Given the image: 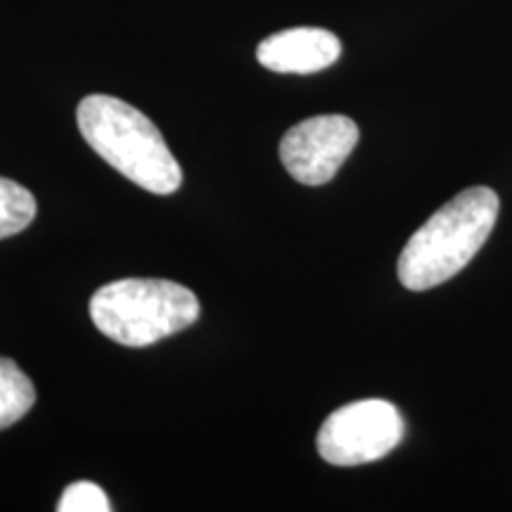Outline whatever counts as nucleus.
I'll return each instance as SVG.
<instances>
[{"instance_id": "7ed1b4c3", "label": "nucleus", "mask_w": 512, "mask_h": 512, "mask_svg": "<svg viewBox=\"0 0 512 512\" xmlns=\"http://www.w3.org/2000/svg\"><path fill=\"white\" fill-rule=\"evenodd\" d=\"M91 318L102 335L124 347H150L200 318V302L188 287L162 278H126L100 287Z\"/></svg>"}, {"instance_id": "39448f33", "label": "nucleus", "mask_w": 512, "mask_h": 512, "mask_svg": "<svg viewBox=\"0 0 512 512\" xmlns=\"http://www.w3.org/2000/svg\"><path fill=\"white\" fill-rule=\"evenodd\" d=\"M358 143V126L342 114H323L292 126L280 143L287 174L304 185H325Z\"/></svg>"}, {"instance_id": "20e7f679", "label": "nucleus", "mask_w": 512, "mask_h": 512, "mask_svg": "<svg viewBox=\"0 0 512 512\" xmlns=\"http://www.w3.org/2000/svg\"><path fill=\"white\" fill-rule=\"evenodd\" d=\"M403 430L401 413L389 401H354L323 422L316 446L330 465H366L392 453L401 444Z\"/></svg>"}, {"instance_id": "f257e3e1", "label": "nucleus", "mask_w": 512, "mask_h": 512, "mask_svg": "<svg viewBox=\"0 0 512 512\" xmlns=\"http://www.w3.org/2000/svg\"><path fill=\"white\" fill-rule=\"evenodd\" d=\"M498 195L477 185L448 200L415 230L399 256V280L406 290H432L475 259L498 219Z\"/></svg>"}, {"instance_id": "423d86ee", "label": "nucleus", "mask_w": 512, "mask_h": 512, "mask_svg": "<svg viewBox=\"0 0 512 512\" xmlns=\"http://www.w3.org/2000/svg\"><path fill=\"white\" fill-rule=\"evenodd\" d=\"M342 43L328 29L297 27L264 38L256 48V60L278 74H316L335 64Z\"/></svg>"}, {"instance_id": "0eeeda50", "label": "nucleus", "mask_w": 512, "mask_h": 512, "mask_svg": "<svg viewBox=\"0 0 512 512\" xmlns=\"http://www.w3.org/2000/svg\"><path fill=\"white\" fill-rule=\"evenodd\" d=\"M34 403L36 389L24 370L10 358L0 356V430L22 420Z\"/></svg>"}, {"instance_id": "6e6552de", "label": "nucleus", "mask_w": 512, "mask_h": 512, "mask_svg": "<svg viewBox=\"0 0 512 512\" xmlns=\"http://www.w3.org/2000/svg\"><path fill=\"white\" fill-rule=\"evenodd\" d=\"M36 219L34 195L10 178H0V240L12 238Z\"/></svg>"}, {"instance_id": "1a4fd4ad", "label": "nucleus", "mask_w": 512, "mask_h": 512, "mask_svg": "<svg viewBox=\"0 0 512 512\" xmlns=\"http://www.w3.org/2000/svg\"><path fill=\"white\" fill-rule=\"evenodd\" d=\"M60 512H110L112 503L105 491L93 482H76L64 489L57 503Z\"/></svg>"}, {"instance_id": "f03ea898", "label": "nucleus", "mask_w": 512, "mask_h": 512, "mask_svg": "<svg viewBox=\"0 0 512 512\" xmlns=\"http://www.w3.org/2000/svg\"><path fill=\"white\" fill-rule=\"evenodd\" d=\"M83 140L121 176L152 195H174L183 171L159 128L128 102L88 95L76 110Z\"/></svg>"}]
</instances>
